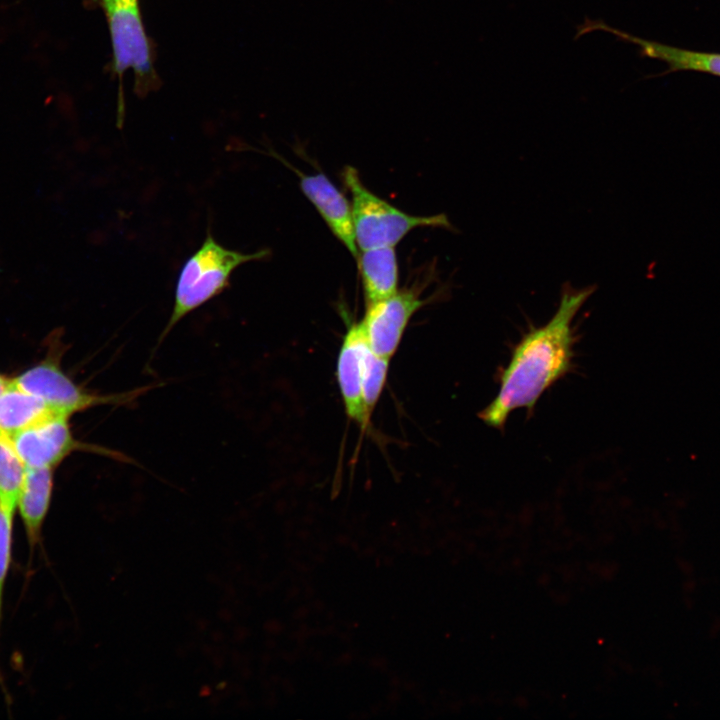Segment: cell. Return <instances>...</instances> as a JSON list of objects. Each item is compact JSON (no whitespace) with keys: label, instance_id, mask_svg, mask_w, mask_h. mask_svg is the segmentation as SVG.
<instances>
[{"label":"cell","instance_id":"obj_1","mask_svg":"<svg viewBox=\"0 0 720 720\" xmlns=\"http://www.w3.org/2000/svg\"><path fill=\"white\" fill-rule=\"evenodd\" d=\"M593 292L594 287L565 288L553 317L521 338L500 375L496 397L479 414L486 425L503 428L516 409L532 410L541 395L569 372L576 341L572 322Z\"/></svg>","mask_w":720,"mask_h":720},{"label":"cell","instance_id":"obj_2","mask_svg":"<svg viewBox=\"0 0 720 720\" xmlns=\"http://www.w3.org/2000/svg\"><path fill=\"white\" fill-rule=\"evenodd\" d=\"M87 9L102 10L111 41L112 79L117 78V126L125 115L123 79L127 70L133 73V91L140 98L160 89L162 81L155 68L156 46L148 36L139 0H83Z\"/></svg>","mask_w":720,"mask_h":720},{"label":"cell","instance_id":"obj_3","mask_svg":"<svg viewBox=\"0 0 720 720\" xmlns=\"http://www.w3.org/2000/svg\"><path fill=\"white\" fill-rule=\"evenodd\" d=\"M269 255L268 249L252 253L229 249L216 241L208 230L202 244L182 265L175 286L171 314L158 343H161L184 317L226 290L230 286L232 273L239 266L260 261Z\"/></svg>","mask_w":720,"mask_h":720},{"label":"cell","instance_id":"obj_4","mask_svg":"<svg viewBox=\"0 0 720 720\" xmlns=\"http://www.w3.org/2000/svg\"><path fill=\"white\" fill-rule=\"evenodd\" d=\"M342 176L351 193L354 235L359 251L395 247L415 228H451L445 214L410 215L380 198L364 185L353 166H346Z\"/></svg>","mask_w":720,"mask_h":720},{"label":"cell","instance_id":"obj_5","mask_svg":"<svg viewBox=\"0 0 720 720\" xmlns=\"http://www.w3.org/2000/svg\"><path fill=\"white\" fill-rule=\"evenodd\" d=\"M12 381L41 399L54 413L67 417L98 406H125L134 402L152 385L113 394L90 392L72 380L60 365V358L48 357L28 368Z\"/></svg>","mask_w":720,"mask_h":720},{"label":"cell","instance_id":"obj_6","mask_svg":"<svg viewBox=\"0 0 720 720\" xmlns=\"http://www.w3.org/2000/svg\"><path fill=\"white\" fill-rule=\"evenodd\" d=\"M12 443L28 468L55 469L75 451L85 450L127 460L116 451L83 443L74 437L70 417L51 414L10 436Z\"/></svg>","mask_w":720,"mask_h":720},{"label":"cell","instance_id":"obj_7","mask_svg":"<svg viewBox=\"0 0 720 720\" xmlns=\"http://www.w3.org/2000/svg\"><path fill=\"white\" fill-rule=\"evenodd\" d=\"M425 302L414 289H402L366 305L361 322L372 352L390 359L397 351L410 319Z\"/></svg>","mask_w":720,"mask_h":720},{"label":"cell","instance_id":"obj_8","mask_svg":"<svg viewBox=\"0 0 720 720\" xmlns=\"http://www.w3.org/2000/svg\"><path fill=\"white\" fill-rule=\"evenodd\" d=\"M369 350L362 322L351 323L337 357L336 377L346 414L363 427L369 421L362 397V381Z\"/></svg>","mask_w":720,"mask_h":720},{"label":"cell","instance_id":"obj_9","mask_svg":"<svg viewBox=\"0 0 720 720\" xmlns=\"http://www.w3.org/2000/svg\"><path fill=\"white\" fill-rule=\"evenodd\" d=\"M299 186L318 211L332 234L356 260L359 255L354 235L351 203L343 193L321 172L303 174L298 170Z\"/></svg>","mask_w":720,"mask_h":720},{"label":"cell","instance_id":"obj_10","mask_svg":"<svg viewBox=\"0 0 720 720\" xmlns=\"http://www.w3.org/2000/svg\"><path fill=\"white\" fill-rule=\"evenodd\" d=\"M594 31H602L639 47L640 55L665 62L669 71L691 70L720 76V53L698 52L646 40L614 28L604 21L585 18L576 28L575 39Z\"/></svg>","mask_w":720,"mask_h":720},{"label":"cell","instance_id":"obj_11","mask_svg":"<svg viewBox=\"0 0 720 720\" xmlns=\"http://www.w3.org/2000/svg\"><path fill=\"white\" fill-rule=\"evenodd\" d=\"M54 487V470L49 468L26 469L17 502L29 547L30 561L41 544L42 528L47 517Z\"/></svg>","mask_w":720,"mask_h":720},{"label":"cell","instance_id":"obj_12","mask_svg":"<svg viewBox=\"0 0 720 720\" xmlns=\"http://www.w3.org/2000/svg\"><path fill=\"white\" fill-rule=\"evenodd\" d=\"M356 261L366 305L388 298L398 291V263L394 247L361 250Z\"/></svg>","mask_w":720,"mask_h":720},{"label":"cell","instance_id":"obj_13","mask_svg":"<svg viewBox=\"0 0 720 720\" xmlns=\"http://www.w3.org/2000/svg\"><path fill=\"white\" fill-rule=\"evenodd\" d=\"M54 413L41 399L17 386L11 378L0 392V430L13 434ZM60 415V414H59Z\"/></svg>","mask_w":720,"mask_h":720},{"label":"cell","instance_id":"obj_14","mask_svg":"<svg viewBox=\"0 0 720 720\" xmlns=\"http://www.w3.org/2000/svg\"><path fill=\"white\" fill-rule=\"evenodd\" d=\"M26 469L10 436L0 430V504L15 512Z\"/></svg>","mask_w":720,"mask_h":720},{"label":"cell","instance_id":"obj_15","mask_svg":"<svg viewBox=\"0 0 720 720\" xmlns=\"http://www.w3.org/2000/svg\"><path fill=\"white\" fill-rule=\"evenodd\" d=\"M390 359L379 357L370 349L362 381L363 404L368 418L379 400L386 383Z\"/></svg>","mask_w":720,"mask_h":720},{"label":"cell","instance_id":"obj_16","mask_svg":"<svg viewBox=\"0 0 720 720\" xmlns=\"http://www.w3.org/2000/svg\"><path fill=\"white\" fill-rule=\"evenodd\" d=\"M15 511L0 504V634L6 580L12 562L13 525Z\"/></svg>","mask_w":720,"mask_h":720},{"label":"cell","instance_id":"obj_17","mask_svg":"<svg viewBox=\"0 0 720 720\" xmlns=\"http://www.w3.org/2000/svg\"><path fill=\"white\" fill-rule=\"evenodd\" d=\"M8 378L0 375V392L3 390L4 386L7 383Z\"/></svg>","mask_w":720,"mask_h":720}]
</instances>
